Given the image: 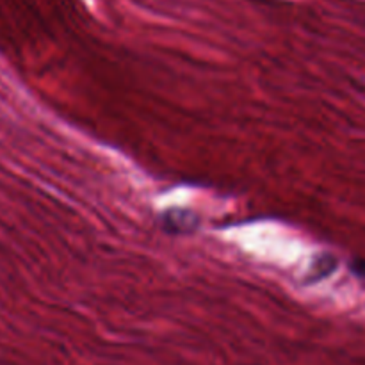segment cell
<instances>
[{"mask_svg":"<svg viewBox=\"0 0 365 365\" xmlns=\"http://www.w3.org/2000/svg\"><path fill=\"white\" fill-rule=\"evenodd\" d=\"M351 271L356 277L365 278V259H359L355 262H351Z\"/></svg>","mask_w":365,"mask_h":365,"instance_id":"cell-1","label":"cell"}]
</instances>
